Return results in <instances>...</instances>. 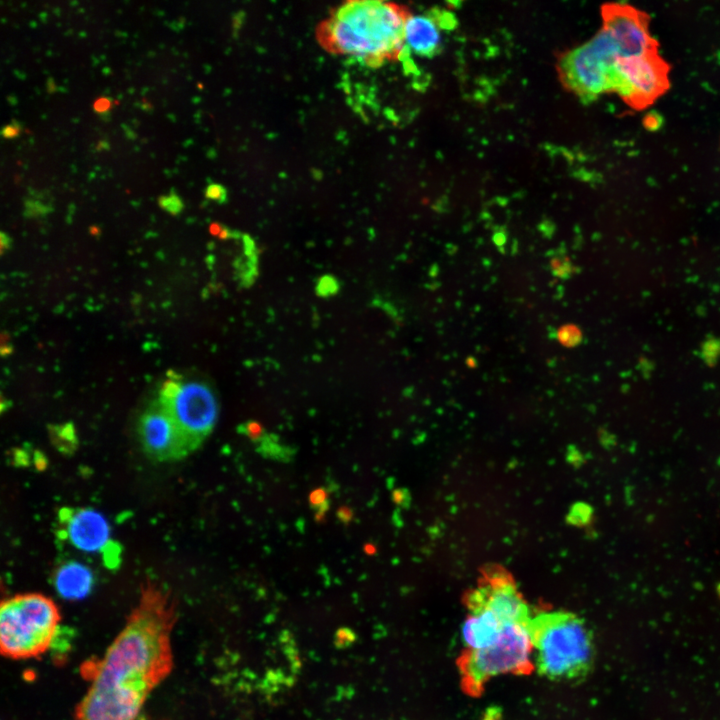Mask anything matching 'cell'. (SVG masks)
Returning <instances> with one entry per match:
<instances>
[{
  "label": "cell",
  "instance_id": "cell-1",
  "mask_svg": "<svg viewBox=\"0 0 720 720\" xmlns=\"http://www.w3.org/2000/svg\"><path fill=\"white\" fill-rule=\"evenodd\" d=\"M174 621L170 594L147 582L125 626L89 670L75 720H136L148 695L171 670Z\"/></svg>",
  "mask_w": 720,
  "mask_h": 720
},
{
  "label": "cell",
  "instance_id": "cell-2",
  "mask_svg": "<svg viewBox=\"0 0 720 720\" xmlns=\"http://www.w3.org/2000/svg\"><path fill=\"white\" fill-rule=\"evenodd\" d=\"M407 8L392 2L352 0L342 3L318 25L316 36L331 54L368 67L404 60Z\"/></svg>",
  "mask_w": 720,
  "mask_h": 720
},
{
  "label": "cell",
  "instance_id": "cell-3",
  "mask_svg": "<svg viewBox=\"0 0 720 720\" xmlns=\"http://www.w3.org/2000/svg\"><path fill=\"white\" fill-rule=\"evenodd\" d=\"M528 630L533 665L550 680L585 678L595 662L593 635L585 622L566 611H546L531 616Z\"/></svg>",
  "mask_w": 720,
  "mask_h": 720
},
{
  "label": "cell",
  "instance_id": "cell-4",
  "mask_svg": "<svg viewBox=\"0 0 720 720\" xmlns=\"http://www.w3.org/2000/svg\"><path fill=\"white\" fill-rule=\"evenodd\" d=\"M60 621L57 605L39 593L4 600L0 608V647L12 659L43 654L52 644Z\"/></svg>",
  "mask_w": 720,
  "mask_h": 720
},
{
  "label": "cell",
  "instance_id": "cell-5",
  "mask_svg": "<svg viewBox=\"0 0 720 720\" xmlns=\"http://www.w3.org/2000/svg\"><path fill=\"white\" fill-rule=\"evenodd\" d=\"M528 623L507 624L493 645L465 651L459 668L464 688L469 693L478 694L494 677L527 673L532 669L533 649Z\"/></svg>",
  "mask_w": 720,
  "mask_h": 720
},
{
  "label": "cell",
  "instance_id": "cell-6",
  "mask_svg": "<svg viewBox=\"0 0 720 720\" xmlns=\"http://www.w3.org/2000/svg\"><path fill=\"white\" fill-rule=\"evenodd\" d=\"M618 57L616 45L601 28L589 41L560 57L558 71L561 81L583 101H591L603 93L616 92Z\"/></svg>",
  "mask_w": 720,
  "mask_h": 720
},
{
  "label": "cell",
  "instance_id": "cell-7",
  "mask_svg": "<svg viewBox=\"0 0 720 720\" xmlns=\"http://www.w3.org/2000/svg\"><path fill=\"white\" fill-rule=\"evenodd\" d=\"M158 401L181 431L192 451L215 427L219 405L212 388L204 382H183L170 376L161 386Z\"/></svg>",
  "mask_w": 720,
  "mask_h": 720
},
{
  "label": "cell",
  "instance_id": "cell-8",
  "mask_svg": "<svg viewBox=\"0 0 720 720\" xmlns=\"http://www.w3.org/2000/svg\"><path fill=\"white\" fill-rule=\"evenodd\" d=\"M669 69L658 50L639 56L618 57L616 93L630 107L642 110L669 89Z\"/></svg>",
  "mask_w": 720,
  "mask_h": 720
},
{
  "label": "cell",
  "instance_id": "cell-9",
  "mask_svg": "<svg viewBox=\"0 0 720 720\" xmlns=\"http://www.w3.org/2000/svg\"><path fill=\"white\" fill-rule=\"evenodd\" d=\"M604 29L617 47L620 57H633L658 50V43L649 30V16L643 11L621 3L601 7Z\"/></svg>",
  "mask_w": 720,
  "mask_h": 720
},
{
  "label": "cell",
  "instance_id": "cell-10",
  "mask_svg": "<svg viewBox=\"0 0 720 720\" xmlns=\"http://www.w3.org/2000/svg\"><path fill=\"white\" fill-rule=\"evenodd\" d=\"M138 434L144 451L153 459L177 460L192 452L187 440L158 400L142 414Z\"/></svg>",
  "mask_w": 720,
  "mask_h": 720
},
{
  "label": "cell",
  "instance_id": "cell-11",
  "mask_svg": "<svg viewBox=\"0 0 720 720\" xmlns=\"http://www.w3.org/2000/svg\"><path fill=\"white\" fill-rule=\"evenodd\" d=\"M63 536L84 552L107 553L112 547L110 527L105 517L91 508H63L59 512Z\"/></svg>",
  "mask_w": 720,
  "mask_h": 720
},
{
  "label": "cell",
  "instance_id": "cell-12",
  "mask_svg": "<svg viewBox=\"0 0 720 720\" xmlns=\"http://www.w3.org/2000/svg\"><path fill=\"white\" fill-rule=\"evenodd\" d=\"M453 16L448 12L433 9L423 14H409L404 29V41L407 54L420 57H433L440 52L441 29L454 26Z\"/></svg>",
  "mask_w": 720,
  "mask_h": 720
},
{
  "label": "cell",
  "instance_id": "cell-13",
  "mask_svg": "<svg viewBox=\"0 0 720 720\" xmlns=\"http://www.w3.org/2000/svg\"><path fill=\"white\" fill-rule=\"evenodd\" d=\"M462 627V640L466 651L479 650L493 645L507 624L485 608H469Z\"/></svg>",
  "mask_w": 720,
  "mask_h": 720
},
{
  "label": "cell",
  "instance_id": "cell-14",
  "mask_svg": "<svg viewBox=\"0 0 720 720\" xmlns=\"http://www.w3.org/2000/svg\"><path fill=\"white\" fill-rule=\"evenodd\" d=\"M93 583L91 570L76 561H68L61 565L54 576L55 589L66 600L85 598L90 593Z\"/></svg>",
  "mask_w": 720,
  "mask_h": 720
},
{
  "label": "cell",
  "instance_id": "cell-15",
  "mask_svg": "<svg viewBox=\"0 0 720 720\" xmlns=\"http://www.w3.org/2000/svg\"><path fill=\"white\" fill-rule=\"evenodd\" d=\"M240 433L250 439L256 450L266 458L287 462L294 451L284 444L278 436L269 433L258 421L248 420L239 427Z\"/></svg>",
  "mask_w": 720,
  "mask_h": 720
},
{
  "label": "cell",
  "instance_id": "cell-16",
  "mask_svg": "<svg viewBox=\"0 0 720 720\" xmlns=\"http://www.w3.org/2000/svg\"><path fill=\"white\" fill-rule=\"evenodd\" d=\"M158 205L162 210L173 216L180 214L184 208L181 197L175 192L160 196L158 198Z\"/></svg>",
  "mask_w": 720,
  "mask_h": 720
},
{
  "label": "cell",
  "instance_id": "cell-17",
  "mask_svg": "<svg viewBox=\"0 0 720 720\" xmlns=\"http://www.w3.org/2000/svg\"><path fill=\"white\" fill-rule=\"evenodd\" d=\"M309 502L311 507L318 513L325 512L328 509L329 505V496L327 490L324 488H318L314 490L309 497Z\"/></svg>",
  "mask_w": 720,
  "mask_h": 720
},
{
  "label": "cell",
  "instance_id": "cell-18",
  "mask_svg": "<svg viewBox=\"0 0 720 720\" xmlns=\"http://www.w3.org/2000/svg\"><path fill=\"white\" fill-rule=\"evenodd\" d=\"M205 197L209 200L222 203L226 200L225 188L220 184H209L205 189Z\"/></svg>",
  "mask_w": 720,
  "mask_h": 720
},
{
  "label": "cell",
  "instance_id": "cell-19",
  "mask_svg": "<svg viewBox=\"0 0 720 720\" xmlns=\"http://www.w3.org/2000/svg\"><path fill=\"white\" fill-rule=\"evenodd\" d=\"M50 207L47 205H44L41 202L34 201V199L27 200L25 202V215L27 216H36V215H43L49 212Z\"/></svg>",
  "mask_w": 720,
  "mask_h": 720
},
{
  "label": "cell",
  "instance_id": "cell-20",
  "mask_svg": "<svg viewBox=\"0 0 720 720\" xmlns=\"http://www.w3.org/2000/svg\"><path fill=\"white\" fill-rule=\"evenodd\" d=\"M21 132L22 125L18 121L12 120L11 123L3 126L1 136L5 139H14L18 137Z\"/></svg>",
  "mask_w": 720,
  "mask_h": 720
},
{
  "label": "cell",
  "instance_id": "cell-21",
  "mask_svg": "<svg viewBox=\"0 0 720 720\" xmlns=\"http://www.w3.org/2000/svg\"><path fill=\"white\" fill-rule=\"evenodd\" d=\"M319 293L322 295H327L334 293L336 291V282L335 279L330 277L322 278L319 282Z\"/></svg>",
  "mask_w": 720,
  "mask_h": 720
},
{
  "label": "cell",
  "instance_id": "cell-22",
  "mask_svg": "<svg viewBox=\"0 0 720 720\" xmlns=\"http://www.w3.org/2000/svg\"><path fill=\"white\" fill-rule=\"evenodd\" d=\"M112 100L108 97H101L94 103V110L100 115L108 114L111 109Z\"/></svg>",
  "mask_w": 720,
  "mask_h": 720
},
{
  "label": "cell",
  "instance_id": "cell-23",
  "mask_svg": "<svg viewBox=\"0 0 720 720\" xmlns=\"http://www.w3.org/2000/svg\"><path fill=\"white\" fill-rule=\"evenodd\" d=\"M551 266H552V270H553L554 274H556L560 277L563 276V273L568 275V273L566 272L567 271L566 269L569 266V264H567L566 260H562L561 258H553L551 260Z\"/></svg>",
  "mask_w": 720,
  "mask_h": 720
},
{
  "label": "cell",
  "instance_id": "cell-24",
  "mask_svg": "<svg viewBox=\"0 0 720 720\" xmlns=\"http://www.w3.org/2000/svg\"><path fill=\"white\" fill-rule=\"evenodd\" d=\"M0 343V352L3 357L8 356L13 352V345L10 342V336L8 333L2 332Z\"/></svg>",
  "mask_w": 720,
  "mask_h": 720
},
{
  "label": "cell",
  "instance_id": "cell-25",
  "mask_svg": "<svg viewBox=\"0 0 720 720\" xmlns=\"http://www.w3.org/2000/svg\"><path fill=\"white\" fill-rule=\"evenodd\" d=\"M11 238L4 231L0 233V252L3 255L11 247Z\"/></svg>",
  "mask_w": 720,
  "mask_h": 720
},
{
  "label": "cell",
  "instance_id": "cell-26",
  "mask_svg": "<svg viewBox=\"0 0 720 720\" xmlns=\"http://www.w3.org/2000/svg\"><path fill=\"white\" fill-rule=\"evenodd\" d=\"M560 339L566 343H571L575 336H579L573 329H563L560 334Z\"/></svg>",
  "mask_w": 720,
  "mask_h": 720
},
{
  "label": "cell",
  "instance_id": "cell-27",
  "mask_svg": "<svg viewBox=\"0 0 720 720\" xmlns=\"http://www.w3.org/2000/svg\"><path fill=\"white\" fill-rule=\"evenodd\" d=\"M644 122L649 129L658 127L657 115H647Z\"/></svg>",
  "mask_w": 720,
  "mask_h": 720
},
{
  "label": "cell",
  "instance_id": "cell-28",
  "mask_svg": "<svg viewBox=\"0 0 720 720\" xmlns=\"http://www.w3.org/2000/svg\"><path fill=\"white\" fill-rule=\"evenodd\" d=\"M47 91L53 93L56 91V85L52 78L47 79Z\"/></svg>",
  "mask_w": 720,
  "mask_h": 720
},
{
  "label": "cell",
  "instance_id": "cell-29",
  "mask_svg": "<svg viewBox=\"0 0 720 720\" xmlns=\"http://www.w3.org/2000/svg\"><path fill=\"white\" fill-rule=\"evenodd\" d=\"M716 593H717L718 598L720 599V582L717 584Z\"/></svg>",
  "mask_w": 720,
  "mask_h": 720
}]
</instances>
